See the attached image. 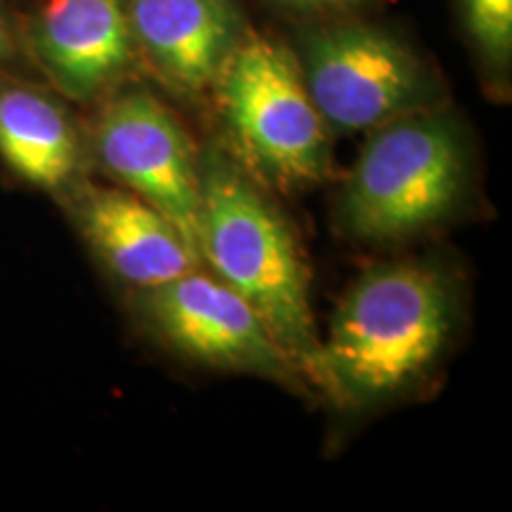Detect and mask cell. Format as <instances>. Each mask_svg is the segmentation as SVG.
I'll return each instance as SVG.
<instances>
[{
  "mask_svg": "<svg viewBox=\"0 0 512 512\" xmlns=\"http://www.w3.org/2000/svg\"><path fill=\"white\" fill-rule=\"evenodd\" d=\"M467 29L489 62H510L512 53V0H463Z\"/></svg>",
  "mask_w": 512,
  "mask_h": 512,
  "instance_id": "7c38bea8",
  "label": "cell"
},
{
  "mask_svg": "<svg viewBox=\"0 0 512 512\" xmlns=\"http://www.w3.org/2000/svg\"><path fill=\"white\" fill-rule=\"evenodd\" d=\"M299 67L328 131H373L430 107V72L401 38L366 22L306 31Z\"/></svg>",
  "mask_w": 512,
  "mask_h": 512,
  "instance_id": "5b68a950",
  "label": "cell"
},
{
  "mask_svg": "<svg viewBox=\"0 0 512 512\" xmlns=\"http://www.w3.org/2000/svg\"><path fill=\"white\" fill-rule=\"evenodd\" d=\"M280 3L302 12H337L354 8V5L363 3V0H280Z\"/></svg>",
  "mask_w": 512,
  "mask_h": 512,
  "instance_id": "5bb4252c",
  "label": "cell"
},
{
  "mask_svg": "<svg viewBox=\"0 0 512 512\" xmlns=\"http://www.w3.org/2000/svg\"><path fill=\"white\" fill-rule=\"evenodd\" d=\"M64 200L86 245L107 271L136 290L164 285L200 266V254L174 221L133 192L79 181Z\"/></svg>",
  "mask_w": 512,
  "mask_h": 512,
  "instance_id": "9c48e42d",
  "label": "cell"
},
{
  "mask_svg": "<svg viewBox=\"0 0 512 512\" xmlns=\"http://www.w3.org/2000/svg\"><path fill=\"white\" fill-rule=\"evenodd\" d=\"M86 145L57 91L0 74V162L31 188L67 195L81 181Z\"/></svg>",
  "mask_w": 512,
  "mask_h": 512,
  "instance_id": "8fae6325",
  "label": "cell"
},
{
  "mask_svg": "<svg viewBox=\"0 0 512 512\" xmlns=\"http://www.w3.org/2000/svg\"><path fill=\"white\" fill-rule=\"evenodd\" d=\"M24 57L19 19L12 15L8 3L0 0V74H8Z\"/></svg>",
  "mask_w": 512,
  "mask_h": 512,
  "instance_id": "4fadbf2b",
  "label": "cell"
},
{
  "mask_svg": "<svg viewBox=\"0 0 512 512\" xmlns=\"http://www.w3.org/2000/svg\"><path fill=\"white\" fill-rule=\"evenodd\" d=\"M453 316L451 285L434 266L368 268L344 294L323 339L332 399L373 403L406 392L437 363Z\"/></svg>",
  "mask_w": 512,
  "mask_h": 512,
  "instance_id": "7a4b0ae2",
  "label": "cell"
},
{
  "mask_svg": "<svg viewBox=\"0 0 512 512\" xmlns=\"http://www.w3.org/2000/svg\"><path fill=\"white\" fill-rule=\"evenodd\" d=\"M102 100L91 128L95 162L124 190L169 216L197 252L200 157L181 121L143 88H117Z\"/></svg>",
  "mask_w": 512,
  "mask_h": 512,
  "instance_id": "52a82bcc",
  "label": "cell"
},
{
  "mask_svg": "<svg viewBox=\"0 0 512 512\" xmlns=\"http://www.w3.org/2000/svg\"><path fill=\"white\" fill-rule=\"evenodd\" d=\"M214 88L233 157L254 178L285 190L328 178V126L283 43L245 31Z\"/></svg>",
  "mask_w": 512,
  "mask_h": 512,
  "instance_id": "277c9868",
  "label": "cell"
},
{
  "mask_svg": "<svg viewBox=\"0 0 512 512\" xmlns=\"http://www.w3.org/2000/svg\"><path fill=\"white\" fill-rule=\"evenodd\" d=\"M138 55L183 93L207 91L245 36L238 0H128Z\"/></svg>",
  "mask_w": 512,
  "mask_h": 512,
  "instance_id": "30bf717a",
  "label": "cell"
},
{
  "mask_svg": "<svg viewBox=\"0 0 512 512\" xmlns=\"http://www.w3.org/2000/svg\"><path fill=\"white\" fill-rule=\"evenodd\" d=\"M467 166L463 128L444 110L387 121L370 131L339 195L342 228L373 245L425 233L458 207Z\"/></svg>",
  "mask_w": 512,
  "mask_h": 512,
  "instance_id": "3957f363",
  "label": "cell"
},
{
  "mask_svg": "<svg viewBox=\"0 0 512 512\" xmlns=\"http://www.w3.org/2000/svg\"><path fill=\"white\" fill-rule=\"evenodd\" d=\"M138 309L166 347L202 366L304 387L302 370L266 320L216 275L195 268L164 285L138 290Z\"/></svg>",
  "mask_w": 512,
  "mask_h": 512,
  "instance_id": "8992f818",
  "label": "cell"
},
{
  "mask_svg": "<svg viewBox=\"0 0 512 512\" xmlns=\"http://www.w3.org/2000/svg\"><path fill=\"white\" fill-rule=\"evenodd\" d=\"M19 36L24 57L74 102L117 91L138 60L128 0H36Z\"/></svg>",
  "mask_w": 512,
  "mask_h": 512,
  "instance_id": "ba28073f",
  "label": "cell"
},
{
  "mask_svg": "<svg viewBox=\"0 0 512 512\" xmlns=\"http://www.w3.org/2000/svg\"><path fill=\"white\" fill-rule=\"evenodd\" d=\"M197 157L200 259L254 306L304 380L330 394L323 339L313 323L309 268L290 223L230 152L207 147Z\"/></svg>",
  "mask_w": 512,
  "mask_h": 512,
  "instance_id": "6da1fadb",
  "label": "cell"
}]
</instances>
